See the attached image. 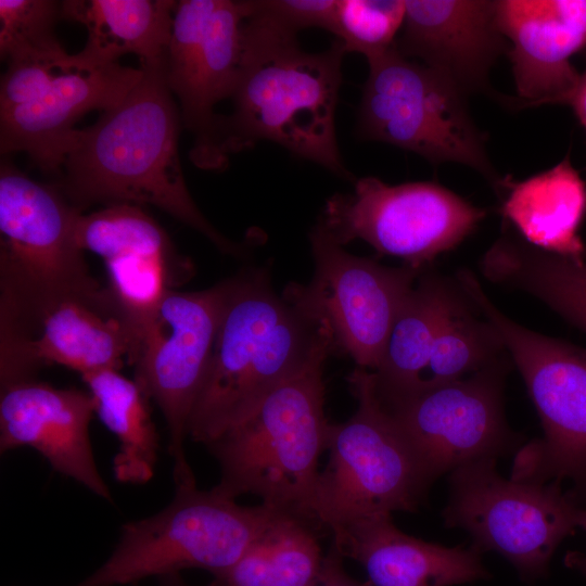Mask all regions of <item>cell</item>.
<instances>
[{"label": "cell", "instance_id": "cell-1", "mask_svg": "<svg viewBox=\"0 0 586 586\" xmlns=\"http://www.w3.org/2000/svg\"><path fill=\"white\" fill-rule=\"evenodd\" d=\"M141 68V79L119 103L76 129L58 188L80 211L94 203L152 204L240 257L245 249L204 217L187 188L178 152L180 111L165 65Z\"/></svg>", "mask_w": 586, "mask_h": 586}, {"label": "cell", "instance_id": "cell-2", "mask_svg": "<svg viewBox=\"0 0 586 586\" xmlns=\"http://www.w3.org/2000/svg\"><path fill=\"white\" fill-rule=\"evenodd\" d=\"M324 349H335L331 328L302 298L294 283L279 295L265 268L229 278L188 436L208 446Z\"/></svg>", "mask_w": 586, "mask_h": 586}, {"label": "cell", "instance_id": "cell-3", "mask_svg": "<svg viewBox=\"0 0 586 586\" xmlns=\"http://www.w3.org/2000/svg\"><path fill=\"white\" fill-rule=\"evenodd\" d=\"M345 53L337 39L327 50L307 52L296 34L259 16L245 17L234 109L220 122L225 154L268 140L349 178L335 130Z\"/></svg>", "mask_w": 586, "mask_h": 586}, {"label": "cell", "instance_id": "cell-4", "mask_svg": "<svg viewBox=\"0 0 586 586\" xmlns=\"http://www.w3.org/2000/svg\"><path fill=\"white\" fill-rule=\"evenodd\" d=\"M81 211L56 186L8 160L0 166V354L36 336L60 304L105 289L92 278L75 226Z\"/></svg>", "mask_w": 586, "mask_h": 586}, {"label": "cell", "instance_id": "cell-5", "mask_svg": "<svg viewBox=\"0 0 586 586\" xmlns=\"http://www.w3.org/2000/svg\"><path fill=\"white\" fill-rule=\"evenodd\" d=\"M331 352L318 353L207 446L220 467L215 489L234 499L256 496L316 527L311 501L330 425L322 372Z\"/></svg>", "mask_w": 586, "mask_h": 586}, {"label": "cell", "instance_id": "cell-6", "mask_svg": "<svg viewBox=\"0 0 586 586\" xmlns=\"http://www.w3.org/2000/svg\"><path fill=\"white\" fill-rule=\"evenodd\" d=\"M347 382L358 406L348 420L329 425V462L311 501L314 525L331 535L370 517L416 511L432 484L379 400L372 371L356 367Z\"/></svg>", "mask_w": 586, "mask_h": 586}, {"label": "cell", "instance_id": "cell-7", "mask_svg": "<svg viewBox=\"0 0 586 586\" xmlns=\"http://www.w3.org/2000/svg\"><path fill=\"white\" fill-rule=\"evenodd\" d=\"M173 500L151 517L126 523L110 558L75 586H118L149 576L199 568L214 576L228 570L278 510L241 506L196 481L175 485Z\"/></svg>", "mask_w": 586, "mask_h": 586}, {"label": "cell", "instance_id": "cell-8", "mask_svg": "<svg viewBox=\"0 0 586 586\" xmlns=\"http://www.w3.org/2000/svg\"><path fill=\"white\" fill-rule=\"evenodd\" d=\"M462 293L496 329L534 403L544 437L519 454L512 477L570 480L586 494V348L528 330L502 314L467 269Z\"/></svg>", "mask_w": 586, "mask_h": 586}, {"label": "cell", "instance_id": "cell-9", "mask_svg": "<svg viewBox=\"0 0 586 586\" xmlns=\"http://www.w3.org/2000/svg\"><path fill=\"white\" fill-rule=\"evenodd\" d=\"M367 61L358 113L362 137L413 152L432 164H462L499 188L502 179L491 163L466 94L395 47Z\"/></svg>", "mask_w": 586, "mask_h": 586}, {"label": "cell", "instance_id": "cell-10", "mask_svg": "<svg viewBox=\"0 0 586 586\" xmlns=\"http://www.w3.org/2000/svg\"><path fill=\"white\" fill-rule=\"evenodd\" d=\"M496 462L479 460L449 473L444 523L466 531L481 553L506 558L523 578L544 576L558 546L579 527L583 508L560 482L505 479Z\"/></svg>", "mask_w": 586, "mask_h": 586}, {"label": "cell", "instance_id": "cell-11", "mask_svg": "<svg viewBox=\"0 0 586 586\" xmlns=\"http://www.w3.org/2000/svg\"><path fill=\"white\" fill-rule=\"evenodd\" d=\"M229 290V279L202 291L168 290L128 360L135 381L166 421L175 485L195 480L184 451Z\"/></svg>", "mask_w": 586, "mask_h": 586}, {"label": "cell", "instance_id": "cell-12", "mask_svg": "<svg viewBox=\"0 0 586 586\" xmlns=\"http://www.w3.org/2000/svg\"><path fill=\"white\" fill-rule=\"evenodd\" d=\"M484 216V209L434 181L388 184L362 177L352 193L332 195L318 220L342 246L360 239L378 253L424 268Z\"/></svg>", "mask_w": 586, "mask_h": 586}, {"label": "cell", "instance_id": "cell-13", "mask_svg": "<svg viewBox=\"0 0 586 586\" xmlns=\"http://www.w3.org/2000/svg\"><path fill=\"white\" fill-rule=\"evenodd\" d=\"M244 1L181 0L174 12L165 78L193 133L191 157L205 169L227 162L215 105L232 97L243 61Z\"/></svg>", "mask_w": 586, "mask_h": 586}, {"label": "cell", "instance_id": "cell-14", "mask_svg": "<svg viewBox=\"0 0 586 586\" xmlns=\"http://www.w3.org/2000/svg\"><path fill=\"white\" fill-rule=\"evenodd\" d=\"M504 358L462 379L430 384L384 408L419 458L431 483L457 468L497 460L521 448L502 404Z\"/></svg>", "mask_w": 586, "mask_h": 586}, {"label": "cell", "instance_id": "cell-15", "mask_svg": "<svg viewBox=\"0 0 586 586\" xmlns=\"http://www.w3.org/2000/svg\"><path fill=\"white\" fill-rule=\"evenodd\" d=\"M309 243L315 272L308 284L295 283L300 295L329 323L334 348L374 371L398 310L424 268L390 267L353 255L319 220Z\"/></svg>", "mask_w": 586, "mask_h": 586}, {"label": "cell", "instance_id": "cell-16", "mask_svg": "<svg viewBox=\"0 0 586 586\" xmlns=\"http://www.w3.org/2000/svg\"><path fill=\"white\" fill-rule=\"evenodd\" d=\"M95 413L89 392L59 388L35 379L1 386L0 450L38 451L51 468L112 501L95 464L89 423Z\"/></svg>", "mask_w": 586, "mask_h": 586}, {"label": "cell", "instance_id": "cell-17", "mask_svg": "<svg viewBox=\"0 0 586 586\" xmlns=\"http://www.w3.org/2000/svg\"><path fill=\"white\" fill-rule=\"evenodd\" d=\"M496 13L519 105H569L581 77L571 58L586 47V0H498Z\"/></svg>", "mask_w": 586, "mask_h": 586}, {"label": "cell", "instance_id": "cell-18", "mask_svg": "<svg viewBox=\"0 0 586 586\" xmlns=\"http://www.w3.org/2000/svg\"><path fill=\"white\" fill-rule=\"evenodd\" d=\"M76 59L38 99L0 112L2 154L25 152L42 171L60 174L80 117L115 106L143 75L141 67L90 64L78 54Z\"/></svg>", "mask_w": 586, "mask_h": 586}, {"label": "cell", "instance_id": "cell-19", "mask_svg": "<svg viewBox=\"0 0 586 586\" xmlns=\"http://www.w3.org/2000/svg\"><path fill=\"white\" fill-rule=\"evenodd\" d=\"M405 4L396 50L435 71L467 97L486 91L491 68L508 52L496 1L405 0Z\"/></svg>", "mask_w": 586, "mask_h": 586}, {"label": "cell", "instance_id": "cell-20", "mask_svg": "<svg viewBox=\"0 0 586 586\" xmlns=\"http://www.w3.org/2000/svg\"><path fill=\"white\" fill-rule=\"evenodd\" d=\"M137 347L136 332L109 291L55 307L35 337L0 354L1 386L34 379L42 366L58 364L81 375L119 370Z\"/></svg>", "mask_w": 586, "mask_h": 586}, {"label": "cell", "instance_id": "cell-21", "mask_svg": "<svg viewBox=\"0 0 586 586\" xmlns=\"http://www.w3.org/2000/svg\"><path fill=\"white\" fill-rule=\"evenodd\" d=\"M332 538L343 557L365 569L371 586H454L489 577L473 546L450 548L407 535L390 514L357 521Z\"/></svg>", "mask_w": 586, "mask_h": 586}, {"label": "cell", "instance_id": "cell-22", "mask_svg": "<svg viewBox=\"0 0 586 586\" xmlns=\"http://www.w3.org/2000/svg\"><path fill=\"white\" fill-rule=\"evenodd\" d=\"M462 292L442 276L420 272L392 326L378 368L375 393L390 406L420 388L433 345L446 317Z\"/></svg>", "mask_w": 586, "mask_h": 586}, {"label": "cell", "instance_id": "cell-23", "mask_svg": "<svg viewBox=\"0 0 586 586\" xmlns=\"http://www.w3.org/2000/svg\"><path fill=\"white\" fill-rule=\"evenodd\" d=\"M502 214L530 244L584 259L578 235L586 212V184L569 155L549 169L521 181L504 179Z\"/></svg>", "mask_w": 586, "mask_h": 586}, {"label": "cell", "instance_id": "cell-24", "mask_svg": "<svg viewBox=\"0 0 586 586\" xmlns=\"http://www.w3.org/2000/svg\"><path fill=\"white\" fill-rule=\"evenodd\" d=\"M177 1L171 0H67L61 17L82 24L88 31L77 54L87 63H117L127 53L141 67L165 65Z\"/></svg>", "mask_w": 586, "mask_h": 586}, {"label": "cell", "instance_id": "cell-25", "mask_svg": "<svg viewBox=\"0 0 586 586\" xmlns=\"http://www.w3.org/2000/svg\"><path fill=\"white\" fill-rule=\"evenodd\" d=\"M493 283L526 292L586 333V260L538 249L505 233L479 264Z\"/></svg>", "mask_w": 586, "mask_h": 586}, {"label": "cell", "instance_id": "cell-26", "mask_svg": "<svg viewBox=\"0 0 586 586\" xmlns=\"http://www.w3.org/2000/svg\"><path fill=\"white\" fill-rule=\"evenodd\" d=\"M323 557L318 530L278 511L245 552L208 586H308Z\"/></svg>", "mask_w": 586, "mask_h": 586}, {"label": "cell", "instance_id": "cell-27", "mask_svg": "<svg viewBox=\"0 0 586 586\" xmlns=\"http://www.w3.org/2000/svg\"><path fill=\"white\" fill-rule=\"evenodd\" d=\"M81 378L93 398L95 413L117 438L115 479L128 484L149 482L154 475L158 438L140 386L113 369Z\"/></svg>", "mask_w": 586, "mask_h": 586}, {"label": "cell", "instance_id": "cell-28", "mask_svg": "<svg viewBox=\"0 0 586 586\" xmlns=\"http://www.w3.org/2000/svg\"><path fill=\"white\" fill-rule=\"evenodd\" d=\"M470 305L462 293L443 322L420 388L466 378L506 358L496 329L486 319H477Z\"/></svg>", "mask_w": 586, "mask_h": 586}, {"label": "cell", "instance_id": "cell-29", "mask_svg": "<svg viewBox=\"0 0 586 586\" xmlns=\"http://www.w3.org/2000/svg\"><path fill=\"white\" fill-rule=\"evenodd\" d=\"M405 12V0H337L333 35L368 60L394 47Z\"/></svg>", "mask_w": 586, "mask_h": 586}, {"label": "cell", "instance_id": "cell-30", "mask_svg": "<svg viewBox=\"0 0 586 586\" xmlns=\"http://www.w3.org/2000/svg\"><path fill=\"white\" fill-rule=\"evenodd\" d=\"M61 3L52 0H0V53L7 61L66 52L54 34Z\"/></svg>", "mask_w": 586, "mask_h": 586}, {"label": "cell", "instance_id": "cell-31", "mask_svg": "<svg viewBox=\"0 0 586 586\" xmlns=\"http://www.w3.org/2000/svg\"><path fill=\"white\" fill-rule=\"evenodd\" d=\"M77 63L76 54L26 55L8 61L1 77L0 112L30 103Z\"/></svg>", "mask_w": 586, "mask_h": 586}, {"label": "cell", "instance_id": "cell-32", "mask_svg": "<svg viewBox=\"0 0 586 586\" xmlns=\"http://www.w3.org/2000/svg\"><path fill=\"white\" fill-rule=\"evenodd\" d=\"M244 5L245 17L266 18L296 35L309 27L334 33L337 0H249Z\"/></svg>", "mask_w": 586, "mask_h": 586}, {"label": "cell", "instance_id": "cell-33", "mask_svg": "<svg viewBox=\"0 0 586 586\" xmlns=\"http://www.w3.org/2000/svg\"><path fill=\"white\" fill-rule=\"evenodd\" d=\"M343 558L331 545L329 552L323 557L317 576L308 586H371L368 581L360 582L348 575L343 566Z\"/></svg>", "mask_w": 586, "mask_h": 586}, {"label": "cell", "instance_id": "cell-34", "mask_svg": "<svg viewBox=\"0 0 586 586\" xmlns=\"http://www.w3.org/2000/svg\"><path fill=\"white\" fill-rule=\"evenodd\" d=\"M569 105L573 109L579 123L586 130V69L581 74L579 81Z\"/></svg>", "mask_w": 586, "mask_h": 586}, {"label": "cell", "instance_id": "cell-35", "mask_svg": "<svg viewBox=\"0 0 586 586\" xmlns=\"http://www.w3.org/2000/svg\"><path fill=\"white\" fill-rule=\"evenodd\" d=\"M579 528L586 531V508H583ZM565 564L586 576V553L569 552Z\"/></svg>", "mask_w": 586, "mask_h": 586}, {"label": "cell", "instance_id": "cell-36", "mask_svg": "<svg viewBox=\"0 0 586 586\" xmlns=\"http://www.w3.org/2000/svg\"><path fill=\"white\" fill-rule=\"evenodd\" d=\"M162 582L160 586H188L178 574H170L161 577Z\"/></svg>", "mask_w": 586, "mask_h": 586}]
</instances>
